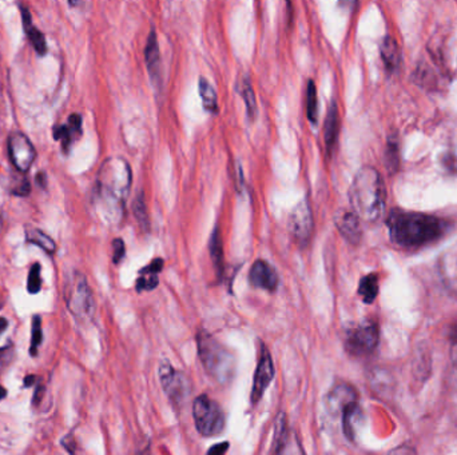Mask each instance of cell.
I'll return each instance as SVG.
<instances>
[{"label": "cell", "instance_id": "1", "mask_svg": "<svg viewBox=\"0 0 457 455\" xmlns=\"http://www.w3.org/2000/svg\"><path fill=\"white\" fill-rule=\"evenodd\" d=\"M131 180V170L125 159L111 158L101 167L96 179L95 200L107 220L118 222L124 214Z\"/></svg>", "mask_w": 457, "mask_h": 455}, {"label": "cell", "instance_id": "2", "mask_svg": "<svg viewBox=\"0 0 457 455\" xmlns=\"http://www.w3.org/2000/svg\"><path fill=\"white\" fill-rule=\"evenodd\" d=\"M386 223L393 243L408 248L429 245L446 231V223L441 219L420 213L396 210L392 211Z\"/></svg>", "mask_w": 457, "mask_h": 455}, {"label": "cell", "instance_id": "3", "mask_svg": "<svg viewBox=\"0 0 457 455\" xmlns=\"http://www.w3.org/2000/svg\"><path fill=\"white\" fill-rule=\"evenodd\" d=\"M384 182L373 167H363L354 176L349 188V202L353 214L360 220L373 223L378 220L385 208Z\"/></svg>", "mask_w": 457, "mask_h": 455}, {"label": "cell", "instance_id": "4", "mask_svg": "<svg viewBox=\"0 0 457 455\" xmlns=\"http://www.w3.org/2000/svg\"><path fill=\"white\" fill-rule=\"evenodd\" d=\"M198 355L205 370L216 382L228 383L236 375V358L210 332L199 330L196 337Z\"/></svg>", "mask_w": 457, "mask_h": 455}, {"label": "cell", "instance_id": "5", "mask_svg": "<svg viewBox=\"0 0 457 455\" xmlns=\"http://www.w3.org/2000/svg\"><path fill=\"white\" fill-rule=\"evenodd\" d=\"M64 300L75 318L86 321L93 317L95 310L93 291L81 272L74 271L66 282Z\"/></svg>", "mask_w": 457, "mask_h": 455}, {"label": "cell", "instance_id": "6", "mask_svg": "<svg viewBox=\"0 0 457 455\" xmlns=\"http://www.w3.org/2000/svg\"><path fill=\"white\" fill-rule=\"evenodd\" d=\"M193 418L198 433L204 436L219 435L226 426V416L216 401L208 395H199L193 404Z\"/></svg>", "mask_w": 457, "mask_h": 455}, {"label": "cell", "instance_id": "7", "mask_svg": "<svg viewBox=\"0 0 457 455\" xmlns=\"http://www.w3.org/2000/svg\"><path fill=\"white\" fill-rule=\"evenodd\" d=\"M378 343V327L374 322H364L346 334L345 349L354 357H365L373 352Z\"/></svg>", "mask_w": 457, "mask_h": 455}, {"label": "cell", "instance_id": "8", "mask_svg": "<svg viewBox=\"0 0 457 455\" xmlns=\"http://www.w3.org/2000/svg\"><path fill=\"white\" fill-rule=\"evenodd\" d=\"M159 381L164 387V392L173 404H182L191 392L186 375L179 370H176L166 359L162 361L159 366Z\"/></svg>", "mask_w": 457, "mask_h": 455}, {"label": "cell", "instance_id": "9", "mask_svg": "<svg viewBox=\"0 0 457 455\" xmlns=\"http://www.w3.org/2000/svg\"><path fill=\"white\" fill-rule=\"evenodd\" d=\"M273 455H305L298 435L288 427L286 414L283 411L276 419Z\"/></svg>", "mask_w": 457, "mask_h": 455}, {"label": "cell", "instance_id": "10", "mask_svg": "<svg viewBox=\"0 0 457 455\" xmlns=\"http://www.w3.org/2000/svg\"><path fill=\"white\" fill-rule=\"evenodd\" d=\"M274 374H276V370H274V363L271 359V352L263 343H261L260 358H258V363H257V369L254 372L253 389H251V394H250L251 404H257L260 402L261 398L263 397V394L268 390L269 384L273 381Z\"/></svg>", "mask_w": 457, "mask_h": 455}, {"label": "cell", "instance_id": "11", "mask_svg": "<svg viewBox=\"0 0 457 455\" xmlns=\"http://www.w3.org/2000/svg\"><path fill=\"white\" fill-rule=\"evenodd\" d=\"M9 155L18 171L27 173L34 165L36 151L26 135L12 133L9 136Z\"/></svg>", "mask_w": 457, "mask_h": 455}, {"label": "cell", "instance_id": "12", "mask_svg": "<svg viewBox=\"0 0 457 455\" xmlns=\"http://www.w3.org/2000/svg\"><path fill=\"white\" fill-rule=\"evenodd\" d=\"M288 225L293 238L298 243L306 245L309 242L313 232V215L306 200H302L291 210Z\"/></svg>", "mask_w": 457, "mask_h": 455}, {"label": "cell", "instance_id": "13", "mask_svg": "<svg viewBox=\"0 0 457 455\" xmlns=\"http://www.w3.org/2000/svg\"><path fill=\"white\" fill-rule=\"evenodd\" d=\"M249 280L251 286L257 289L274 291L278 286V274L265 260H257L251 266L249 272Z\"/></svg>", "mask_w": 457, "mask_h": 455}, {"label": "cell", "instance_id": "14", "mask_svg": "<svg viewBox=\"0 0 457 455\" xmlns=\"http://www.w3.org/2000/svg\"><path fill=\"white\" fill-rule=\"evenodd\" d=\"M336 226L338 228L340 234L343 238L346 239L349 243L352 245H358L361 237H363V230H361V223L360 219L356 217V214L341 210L336 214L334 217Z\"/></svg>", "mask_w": 457, "mask_h": 455}, {"label": "cell", "instance_id": "15", "mask_svg": "<svg viewBox=\"0 0 457 455\" xmlns=\"http://www.w3.org/2000/svg\"><path fill=\"white\" fill-rule=\"evenodd\" d=\"M82 135V118L81 115L73 114L69 118L67 126H56L54 128L55 140H62V148L64 153L69 151L73 145L74 139Z\"/></svg>", "mask_w": 457, "mask_h": 455}, {"label": "cell", "instance_id": "16", "mask_svg": "<svg viewBox=\"0 0 457 455\" xmlns=\"http://www.w3.org/2000/svg\"><path fill=\"white\" fill-rule=\"evenodd\" d=\"M440 271L446 286L457 295V245L443 255Z\"/></svg>", "mask_w": 457, "mask_h": 455}, {"label": "cell", "instance_id": "17", "mask_svg": "<svg viewBox=\"0 0 457 455\" xmlns=\"http://www.w3.org/2000/svg\"><path fill=\"white\" fill-rule=\"evenodd\" d=\"M164 269V260L154 259L149 266L139 271L141 277L136 280L138 291H151L158 286V274Z\"/></svg>", "mask_w": 457, "mask_h": 455}, {"label": "cell", "instance_id": "18", "mask_svg": "<svg viewBox=\"0 0 457 455\" xmlns=\"http://www.w3.org/2000/svg\"><path fill=\"white\" fill-rule=\"evenodd\" d=\"M146 64L151 78L156 81L161 76V55L156 31L150 32L145 47Z\"/></svg>", "mask_w": 457, "mask_h": 455}, {"label": "cell", "instance_id": "19", "mask_svg": "<svg viewBox=\"0 0 457 455\" xmlns=\"http://www.w3.org/2000/svg\"><path fill=\"white\" fill-rule=\"evenodd\" d=\"M21 18H23V27L27 38L31 41L32 47L39 55H44L47 52V43L42 32L39 31L34 23H32L31 14L26 9H21Z\"/></svg>", "mask_w": 457, "mask_h": 455}, {"label": "cell", "instance_id": "20", "mask_svg": "<svg viewBox=\"0 0 457 455\" xmlns=\"http://www.w3.org/2000/svg\"><path fill=\"white\" fill-rule=\"evenodd\" d=\"M353 402H356V392L349 384L336 386L328 398L329 407L336 411H343L348 404Z\"/></svg>", "mask_w": 457, "mask_h": 455}, {"label": "cell", "instance_id": "21", "mask_svg": "<svg viewBox=\"0 0 457 455\" xmlns=\"http://www.w3.org/2000/svg\"><path fill=\"white\" fill-rule=\"evenodd\" d=\"M338 127H340V119H338V108L337 104L332 102L326 119H325V131H323V139H325V145L328 151L331 153L333 147L337 142V136H338Z\"/></svg>", "mask_w": 457, "mask_h": 455}, {"label": "cell", "instance_id": "22", "mask_svg": "<svg viewBox=\"0 0 457 455\" xmlns=\"http://www.w3.org/2000/svg\"><path fill=\"white\" fill-rule=\"evenodd\" d=\"M222 237H221V231L217 226L210 242H209V250H210V255H211V260H213V265H214V269L217 271V275L219 278H222V274H224V247H222Z\"/></svg>", "mask_w": 457, "mask_h": 455}, {"label": "cell", "instance_id": "23", "mask_svg": "<svg viewBox=\"0 0 457 455\" xmlns=\"http://www.w3.org/2000/svg\"><path fill=\"white\" fill-rule=\"evenodd\" d=\"M26 239H27L29 243L36 245L38 247L44 250L47 254H54L55 250H56L55 242L39 228L27 226L26 228Z\"/></svg>", "mask_w": 457, "mask_h": 455}, {"label": "cell", "instance_id": "24", "mask_svg": "<svg viewBox=\"0 0 457 455\" xmlns=\"http://www.w3.org/2000/svg\"><path fill=\"white\" fill-rule=\"evenodd\" d=\"M381 56L388 70H396L400 63V50L393 38L386 36L381 43Z\"/></svg>", "mask_w": 457, "mask_h": 455}, {"label": "cell", "instance_id": "25", "mask_svg": "<svg viewBox=\"0 0 457 455\" xmlns=\"http://www.w3.org/2000/svg\"><path fill=\"white\" fill-rule=\"evenodd\" d=\"M199 95H201L205 110L209 113L216 114L219 111L217 93H216V90L213 88V86L205 78L199 79Z\"/></svg>", "mask_w": 457, "mask_h": 455}, {"label": "cell", "instance_id": "26", "mask_svg": "<svg viewBox=\"0 0 457 455\" xmlns=\"http://www.w3.org/2000/svg\"><path fill=\"white\" fill-rule=\"evenodd\" d=\"M358 294L364 300L365 303H372L378 294V280L376 274L364 277L360 282Z\"/></svg>", "mask_w": 457, "mask_h": 455}, {"label": "cell", "instance_id": "27", "mask_svg": "<svg viewBox=\"0 0 457 455\" xmlns=\"http://www.w3.org/2000/svg\"><path fill=\"white\" fill-rule=\"evenodd\" d=\"M306 115L309 121L316 123L318 115V102H317V90L314 83L311 81L306 87Z\"/></svg>", "mask_w": 457, "mask_h": 455}, {"label": "cell", "instance_id": "28", "mask_svg": "<svg viewBox=\"0 0 457 455\" xmlns=\"http://www.w3.org/2000/svg\"><path fill=\"white\" fill-rule=\"evenodd\" d=\"M241 93L243 96V101L248 108V114L251 119H254L257 116V103H256V96L254 91L251 87V83L249 82L248 78L243 79V82L241 84Z\"/></svg>", "mask_w": 457, "mask_h": 455}, {"label": "cell", "instance_id": "29", "mask_svg": "<svg viewBox=\"0 0 457 455\" xmlns=\"http://www.w3.org/2000/svg\"><path fill=\"white\" fill-rule=\"evenodd\" d=\"M133 211H134V214H136V218L138 219L139 225L142 226V228L147 230V228H149V215H147V206H146L144 193L138 194L136 199H134Z\"/></svg>", "mask_w": 457, "mask_h": 455}, {"label": "cell", "instance_id": "30", "mask_svg": "<svg viewBox=\"0 0 457 455\" xmlns=\"http://www.w3.org/2000/svg\"><path fill=\"white\" fill-rule=\"evenodd\" d=\"M43 341V331H42V319L39 315H35L32 318V337H31V346H30V354L31 355H36L38 354V347Z\"/></svg>", "mask_w": 457, "mask_h": 455}, {"label": "cell", "instance_id": "31", "mask_svg": "<svg viewBox=\"0 0 457 455\" xmlns=\"http://www.w3.org/2000/svg\"><path fill=\"white\" fill-rule=\"evenodd\" d=\"M42 289V280H41V265L35 263L29 272L27 280V290L30 294H38Z\"/></svg>", "mask_w": 457, "mask_h": 455}, {"label": "cell", "instance_id": "32", "mask_svg": "<svg viewBox=\"0 0 457 455\" xmlns=\"http://www.w3.org/2000/svg\"><path fill=\"white\" fill-rule=\"evenodd\" d=\"M397 153H398V148H397V143L393 142V140H391L389 143H388V148H386V154H385V159H386V165H388V168L389 170H392V173H393V170L397 168V165H398V156H397Z\"/></svg>", "mask_w": 457, "mask_h": 455}, {"label": "cell", "instance_id": "33", "mask_svg": "<svg viewBox=\"0 0 457 455\" xmlns=\"http://www.w3.org/2000/svg\"><path fill=\"white\" fill-rule=\"evenodd\" d=\"M14 358V349L12 346L0 347V372H4V369L10 364Z\"/></svg>", "mask_w": 457, "mask_h": 455}, {"label": "cell", "instance_id": "34", "mask_svg": "<svg viewBox=\"0 0 457 455\" xmlns=\"http://www.w3.org/2000/svg\"><path fill=\"white\" fill-rule=\"evenodd\" d=\"M125 252V242L122 239H114L113 240V260H114L115 265H118L124 259Z\"/></svg>", "mask_w": 457, "mask_h": 455}, {"label": "cell", "instance_id": "35", "mask_svg": "<svg viewBox=\"0 0 457 455\" xmlns=\"http://www.w3.org/2000/svg\"><path fill=\"white\" fill-rule=\"evenodd\" d=\"M30 191H31V186L27 179H23L21 183L14 188V194L19 195V197H27L30 194Z\"/></svg>", "mask_w": 457, "mask_h": 455}, {"label": "cell", "instance_id": "36", "mask_svg": "<svg viewBox=\"0 0 457 455\" xmlns=\"http://www.w3.org/2000/svg\"><path fill=\"white\" fill-rule=\"evenodd\" d=\"M228 447H230L228 442H221L217 445L211 446L209 449L208 454L206 455H225L228 450Z\"/></svg>", "mask_w": 457, "mask_h": 455}, {"label": "cell", "instance_id": "37", "mask_svg": "<svg viewBox=\"0 0 457 455\" xmlns=\"http://www.w3.org/2000/svg\"><path fill=\"white\" fill-rule=\"evenodd\" d=\"M36 183L39 185V186L44 187L47 186V175H46V173H39L38 175H36Z\"/></svg>", "mask_w": 457, "mask_h": 455}, {"label": "cell", "instance_id": "38", "mask_svg": "<svg viewBox=\"0 0 457 455\" xmlns=\"http://www.w3.org/2000/svg\"><path fill=\"white\" fill-rule=\"evenodd\" d=\"M9 327V322L6 318H0V334H3Z\"/></svg>", "mask_w": 457, "mask_h": 455}, {"label": "cell", "instance_id": "39", "mask_svg": "<svg viewBox=\"0 0 457 455\" xmlns=\"http://www.w3.org/2000/svg\"><path fill=\"white\" fill-rule=\"evenodd\" d=\"M6 395H7V392H6V389H4L3 386H0V401H1L3 398H6Z\"/></svg>", "mask_w": 457, "mask_h": 455}, {"label": "cell", "instance_id": "40", "mask_svg": "<svg viewBox=\"0 0 457 455\" xmlns=\"http://www.w3.org/2000/svg\"><path fill=\"white\" fill-rule=\"evenodd\" d=\"M34 379H35V377H27V378H26V383H24V384H26V386H30V384H32V383H34Z\"/></svg>", "mask_w": 457, "mask_h": 455}, {"label": "cell", "instance_id": "41", "mask_svg": "<svg viewBox=\"0 0 457 455\" xmlns=\"http://www.w3.org/2000/svg\"><path fill=\"white\" fill-rule=\"evenodd\" d=\"M3 228V218H1V214H0V230Z\"/></svg>", "mask_w": 457, "mask_h": 455}]
</instances>
